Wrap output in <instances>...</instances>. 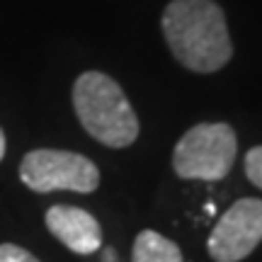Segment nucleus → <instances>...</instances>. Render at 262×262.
I'll use <instances>...</instances> for the list:
<instances>
[{
	"label": "nucleus",
	"instance_id": "4",
	"mask_svg": "<svg viewBox=\"0 0 262 262\" xmlns=\"http://www.w3.org/2000/svg\"><path fill=\"white\" fill-rule=\"evenodd\" d=\"M19 180L39 194L58 189L90 194L100 187V170L90 158L73 150L37 148L22 158Z\"/></svg>",
	"mask_w": 262,
	"mask_h": 262
},
{
	"label": "nucleus",
	"instance_id": "5",
	"mask_svg": "<svg viewBox=\"0 0 262 262\" xmlns=\"http://www.w3.org/2000/svg\"><path fill=\"white\" fill-rule=\"evenodd\" d=\"M262 243V199L243 196L216 221L206 250L214 262H241Z\"/></svg>",
	"mask_w": 262,
	"mask_h": 262
},
{
	"label": "nucleus",
	"instance_id": "1",
	"mask_svg": "<svg viewBox=\"0 0 262 262\" xmlns=\"http://www.w3.org/2000/svg\"><path fill=\"white\" fill-rule=\"evenodd\" d=\"M160 27L172 56L192 73H216L233 56L226 15L214 0H170Z\"/></svg>",
	"mask_w": 262,
	"mask_h": 262
},
{
	"label": "nucleus",
	"instance_id": "9",
	"mask_svg": "<svg viewBox=\"0 0 262 262\" xmlns=\"http://www.w3.org/2000/svg\"><path fill=\"white\" fill-rule=\"evenodd\" d=\"M0 262H41V260L15 243H3L0 245Z\"/></svg>",
	"mask_w": 262,
	"mask_h": 262
},
{
	"label": "nucleus",
	"instance_id": "7",
	"mask_svg": "<svg viewBox=\"0 0 262 262\" xmlns=\"http://www.w3.org/2000/svg\"><path fill=\"white\" fill-rule=\"evenodd\" d=\"M131 262H185L178 243L160 235L158 231H141L134 241V257Z\"/></svg>",
	"mask_w": 262,
	"mask_h": 262
},
{
	"label": "nucleus",
	"instance_id": "2",
	"mask_svg": "<svg viewBox=\"0 0 262 262\" xmlns=\"http://www.w3.org/2000/svg\"><path fill=\"white\" fill-rule=\"evenodd\" d=\"M73 110L83 129L110 148H126L139 139V117L112 75L85 71L73 83Z\"/></svg>",
	"mask_w": 262,
	"mask_h": 262
},
{
	"label": "nucleus",
	"instance_id": "6",
	"mask_svg": "<svg viewBox=\"0 0 262 262\" xmlns=\"http://www.w3.org/2000/svg\"><path fill=\"white\" fill-rule=\"evenodd\" d=\"M47 228L56 241L78 255H93L102 248V228L90 211L78 206L56 204L47 211Z\"/></svg>",
	"mask_w": 262,
	"mask_h": 262
},
{
	"label": "nucleus",
	"instance_id": "11",
	"mask_svg": "<svg viewBox=\"0 0 262 262\" xmlns=\"http://www.w3.org/2000/svg\"><path fill=\"white\" fill-rule=\"evenodd\" d=\"M114 260H117V255H114V250L110 248V250L104 253V262H114Z\"/></svg>",
	"mask_w": 262,
	"mask_h": 262
},
{
	"label": "nucleus",
	"instance_id": "10",
	"mask_svg": "<svg viewBox=\"0 0 262 262\" xmlns=\"http://www.w3.org/2000/svg\"><path fill=\"white\" fill-rule=\"evenodd\" d=\"M5 148H8V141H5V134L0 129V160L5 158Z\"/></svg>",
	"mask_w": 262,
	"mask_h": 262
},
{
	"label": "nucleus",
	"instance_id": "3",
	"mask_svg": "<svg viewBox=\"0 0 262 262\" xmlns=\"http://www.w3.org/2000/svg\"><path fill=\"white\" fill-rule=\"evenodd\" d=\"M238 139L224 122L196 124L182 134L172 150V168L182 180H224L235 163Z\"/></svg>",
	"mask_w": 262,
	"mask_h": 262
},
{
	"label": "nucleus",
	"instance_id": "8",
	"mask_svg": "<svg viewBox=\"0 0 262 262\" xmlns=\"http://www.w3.org/2000/svg\"><path fill=\"white\" fill-rule=\"evenodd\" d=\"M245 175L257 189H262V146H255L245 153Z\"/></svg>",
	"mask_w": 262,
	"mask_h": 262
}]
</instances>
